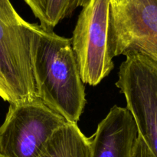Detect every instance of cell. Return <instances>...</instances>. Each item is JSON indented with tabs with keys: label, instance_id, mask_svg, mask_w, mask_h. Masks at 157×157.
Here are the masks:
<instances>
[{
	"label": "cell",
	"instance_id": "obj_3",
	"mask_svg": "<svg viewBox=\"0 0 157 157\" xmlns=\"http://www.w3.org/2000/svg\"><path fill=\"white\" fill-rule=\"evenodd\" d=\"M66 123L38 98L11 103L0 126V157H38L54 132Z\"/></svg>",
	"mask_w": 157,
	"mask_h": 157
},
{
	"label": "cell",
	"instance_id": "obj_7",
	"mask_svg": "<svg viewBox=\"0 0 157 157\" xmlns=\"http://www.w3.org/2000/svg\"><path fill=\"white\" fill-rule=\"evenodd\" d=\"M138 130L127 107L114 106L89 137V157H133Z\"/></svg>",
	"mask_w": 157,
	"mask_h": 157
},
{
	"label": "cell",
	"instance_id": "obj_11",
	"mask_svg": "<svg viewBox=\"0 0 157 157\" xmlns=\"http://www.w3.org/2000/svg\"><path fill=\"white\" fill-rule=\"evenodd\" d=\"M0 97L4 101L9 102V103H13L10 92H9V89L7 87V85H6L3 77L2 76L1 73H0Z\"/></svg>",
	"mask_w": 157,
	"mask_h": 157
},
{
	"label": "cell",
	"instance_id": "obj_2",
	"mask_svg": "<svg viewBox=\"0 0 157 157\" xmlns=\"http://www.w3.org/2000/svg\"><path fill=\"white\" fill-rule=\"evenodd\" d=\"M71 39L81 80L98 86L114 67L110 0H89L82 7Z\"/></svg>",
	"mask_w": 157,
	"mask_h": 157
},
{
	"label": "cell",
	"instance_id": "obj_8",
	"mask_svg": "<svg viewBox=\"0 0 157 157\" xmlns=\"http://www.w3.org/2000/svg\"><path fill=\"white\" fill-rule=\"evenodd\" d=\"M90 141L77 123L67 122L57 129L38 157H89Z\"/></svg>",
	"mask_w": 157,
	"mask_h": 157
},
{
	"label": "cell",
	"instance_id": "obj_10",
	"mask_svg": "<svg viewBox=\"0 0 157 157\" xmlns=\"http://www.w3.org/2000/svg\"><path fill=\"white\" fill-rule=\"evenodd\" d=\"M133 157H155L142 137L138 134Z\"/></svg>",
	"mask_w": 157,
	"mask_h": 157
},
{
	"label": "cell",
	"instance_id": "obj_5",
	"mask_svg": "<svg viewBox=\"0 0 157 157\" xmlns=\"http://www.w3.org/2000/svg\"><path fill=\"white\" fill-rule=\"evenodd\" d=\"M125 56L116 86L125 97L138 134L157 157V61L138 52Z\"/></svg>",
	"mask_w": 157,
	"mask_h": 157
},
{
	"label": "cell",
	"instance_id": "obj_9",
	"mask_svg": "<svg viewBox=\"0 0 157 157\" xmlns=\"http://www.w3.org/2000/svg\"><path fill=\"white\" fill-rule=\"evenodd\" d=\"M42 27L53 29L89 0H24Z\"/></svg>",
	"mask_w": 157,
	"mask_h": 157
},
{
	"label": "cell",
	"instance_id": "obj_6",
	"mask_svg": "<svg viewBox=\"0 0 157 157\" xmlns=\"http://www.w3.org/2000/svg\"><path fill=\"white\" fill-rule=\"evenodd\" d=\"M115 56L138 52L157 61V0H110Z\"/></svg>",
	"mask_w": 157,
	"mask_h": 157
},
{
	"label": "cell",
	"instance_id": "obj_4",
	"mask_svg": "<svg viewBox=\"0 0 157 157\" xmlns=\"http://www.w3.org/2000/svg\"><path fill=\"white\" fill-rule=\"evenodd\" d=\"M31 23L10 0H0V73L13 103L38 98L30 56Z\"/></svg>",
	"mask_w": 157,
	"mask_h": 157
},
{
	"label": "cell",
	"instance_id": "obj_1",
	"mask_svg": "<svg viewBox=\"0 0 157 157\" xmlns=\"http://www.w3.org/2000/svg\"><path fill=\"white\" fill-rule=\"evenodd\" d=\"M30 56L38 98L67 122L78 123L87 101L71 39L31 23Z\"/></svg>",
	"mask_w": 157,
	"mask_h": 157
}]
</instances>
